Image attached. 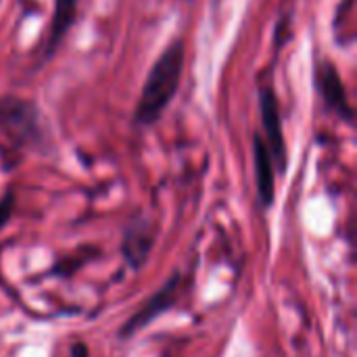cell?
Listing matches in <instances>:
<instances>
[{
	"label": "cell",
	"mask_w": 357,
	"mask_h": 357,
	"mask_svg": "<svg viewBox=\"0 0 357 357\" xmlns=\"http://www.w3.org/2000/svg\"><path fill=\"white\" fill-rule=\"evenodd\" d=\"M184 63H186V44L182 38H174L155 59L153 67L144 77L142 90L138 94L132 113V121L136 128L155 126L169 109V105L174 102L180 90Z\"/></svg>",
	"instance_id": "obj_1"
},
{
	"label": "cell",
	"mask_w": 357,
	"mask_h": 357,
	"mask_svg": "<svg viewBox=\"0 0 357 357\" xmlns=\"http://www.w3.org/2000/svg\"><path fill=\"white\" fill-rule=\"evenodd\" d=\"M0 136L19 146L48 142L50 134L38 105L19 96L0 98Z\"/></svg>",
	"instance_id": "obj_2"
},
{
	"label": "cell",
	"mask_w": 357,
	"mask_h": 357,
	"mask_svg": "<svg viewBox=\"0 0 357 357\" xmlns=\"http://www.w3.org/2000/svg\"><path fill=\"white\" fill-rule=\"evenodd\" d=\"M314 90L326 109V113L335 115L337 119L345 121L347 126H354V105L349 100V92L343 84V77L337 69V65L331 59H318L314 63Z\"/></svg>",
	"instance_id": "obj_3"
},
{
	"label": "cell",
	"mask_w": 357,
	"mask_h": 357,
	"mask_svg": "<svg viewBox=\"0 0 357 357\" xmlns=\"http://www.w3.org/2000/svg\"><path fill=\"white\" fill-rule=\"evenodd\" d=\"M259 100V115H261V128H264V142L272 155L274 167L280 176L287 174L289 157H287V140H284V128H282V113H280V100L276 94V88L272 84H264L257 92Z\"/></svg>",
	"instance_id": "obj_4"
},
{
	"label": "cell",
	"mask_w": 357,
	"mask_h": 357,
	"mask_svg": "<svg viewBox=\"0 0 357 357\" xmlns=\"http://www.w3.org/2000/svg\"><path fill=\"white\" fill-rule=\"evenodd\" d=\"M79 10V0H54L52 4V15H50V25L46 31V40L42 46V59L48 61L56 54L59 46L67 38L69 29L75 25Z\"/></svg>",
	"instance_id": "obj_5"
},
{
	"label": "cell",
	"mask_w": 357,
	"mask_h": 357,
	"mask_svg": "<svg viewBox=\"0 0 357 357\" xmlns=\"http://www.w3.org/2000/svg\"><path fill=\"white\" fill-rule=\"evenodd\" d=\"M253 161H255V182H257V197L261 207H270L276 197L274 180H276V167L272 161V155L261 138V134L253 136Z\"/></svg>",
	"instance_id": "obj_6"
},
{
	"label": "cell",
	"mask_w": 357,
	"mask_h": 357,
	"mask_svg": "<svg viewBox=\"0 0 357 357\" xmlns=\"http://www.w3.org/2000/svg\"><path fill=\"white\" fill-rule=\"evenodd\" d=\"M176 287H178V278H172L161 291H157L128 322H126V328L121 331L123 335H132L136 333L138 328H144L157 314H161L165 307H169V303L174 301V293H176Z\"/></svg>",
	"instance_id": "obj_7"
},
{
	"label": "cell",
	"mask_w": 357,
	"mask_h": 357,
	"mask_svg": "<svg viewBox=\"0 0 357 357\" xmlns=\"http://www.w3.org/2000/svg\"><path fill=\"white\" fill-rule=\"evenodd\" d=\"M13 209H15V195L13 190L4 192V197L0 199V230L6 226V222L10 220L13 215Z\"/></svg>",
	"instance_id": "obj_8"
},
{
	"label": "cell",
	"mask_w": 357,
	"mask_h": 357,
	"mask_svg": "<svg viewBox=\"0 0 357 357\" xmlns=\"http://www.w3.org/2000/svg\"><path fill=\"white\" fill-rule=\"evenodd\" d=\"M73 357H86V347L84 345H75L73 347Z\"/></svg>",
	"instance_id": "obj_9"
}]
</instances>
